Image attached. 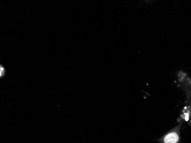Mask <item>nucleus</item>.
<instances>
[{
	"mask_svg": "<svg viewBox=\"0 0 191 143\" xmlns=\"http://www.w3.org/2000/svg\"><path fill=\"white\" fill-rule=\"evenodd\" d=\"M180 125L173 128L160 139L162 143H177L179 141V129Z\"/></svg>",
	"mask_w": 191,
	"mask_h": 143,
	"instance_id": "nucleus-1",
	"label": "nucleus"
}]
</instances>
